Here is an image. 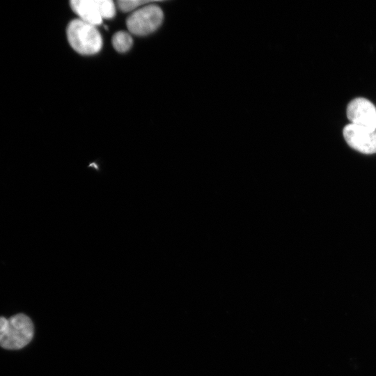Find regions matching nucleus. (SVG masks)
Listing matches in <instances>:
<instances>
[{"mask_svg":"<svg viewBox=\"0 0 376 376\" xmlns=\"http://www.w3.org/2000/svg\"><path fill=\"white\" fill-rule=\"evenodd\" d=\"M133 43L132 36L127 32H116L112 37V44L116 51L124 53L128 51Z\"/></svg>","mask_w":376,"mask_h":376,"instance_id":"nucleus-7","label":"nucleus"},{"mask_svg":"<svg viewBox=\"0 0 376 376\" xmlns=\"http://www.w3.org/2000/svg\"><path fill=\"white\" fill-rule=\"evenodd\" d=\"M347 117L352 124L376 131V107L368 99L356 97L347 107Z\"/></svg>","mask_w":376,"mask_h":376,"instance_id":"nucleus-4","label":"nucleus"},{"mask_svg":"<svg viewBox=\"0 0 376 376\" xmlns=\"http://www.w3.org/2000/svg\"><path fill=\"white\" fill-rule=\"evenodd\" d=\"M31 319L20 313L10 317L3 331L0 333V346L8 350H18L26 346L33 336Z\"/></svg>","mask_w":376,"mask_h":376,"instance_id":"nucleus-2","label":"nucleus"},{"mask_svg":"<svg viewBox=\"0 0 376 376\" xmlns=\"http://www.w3.org/2000/svg\"><path fill=\"white\" fill-rule=\"evenodd\" d=\"M102 19H111L116 14L114 3L111 0H98Z\"/></svg>","mask_w":376,"mask_h":376,"instance_id":"nucleus-9","label":"nucleus"},{"mask_svg":"<svg viewBox=\"0 0 376 376\" xmlns=\"http://www.w3.org/2000/svg\"><path fill=\"white\" fill-rule=\"evenodd\" d=\"M67 38L70 46L81 54H94L102 48V37L95 26L80 19H73L69 23Z\"/></svg>","mask_w":376,"mask_h":376,"instance_id":"nucleus-1","label":"nucleus"},{"mask_svg":"<svg viewBox=\"0 0 376 376\" xmlns=\"http://www.w3.org/2000/svg\"><path fill=\"white\" fill-rule=\"evenodd\" d=\"M163 17L162 9L155 4L150 3L134 11L127 17L126 24L130 33L146 36L159 28Z\"/></svg>","mask_w":376,"mask_h":376,"instance_id":"nucleus-3","label":"nucleus"},{"mask_svg":"<svg viewBox=\"0 0 376 376\" xmlns=\"http://www.w3.org/2000/svg\"><path fill=\"white\" fill-rule=\"evenodd\" d=\"M8 323V319L4 317H0V333L3 331Z\"/></svg>","mask_w":376,"mask_h":376,"instance_id":"nucleus-10","label":"nucleus"},{"mask_svg":"<svg viewBox=\"0 0 376 376\" xmlns=\"http://www.w3.org/2000/svg\"><path fill=\"white\" fill-rule=\"evenodd\" d=\"M70 3L80 19L95 26L102 23L98 0H72Z\"/></svg>","mask_w":376,"mask_h":376,"instance_id":"nucleus-6","label":"nucleus"},{"mask_svg":"<svg viewBox=\"0 0 376 376\" xmlns=\"http://www.w3.org/2000/svg\"><path fill=\"white\" fill-rule=\"evenodd\" d=\"M153 1L149 0H120L118 1V8L123 12H129L136 9L141 6L145 4L153 3Z\"/></svg>","mask_w":376,"mask_h":376,"instance_id":"nucleus-8","label":"nucleus"},{"mask_svg":"<svg viewBox=\"0 0 376 376\" xmlns=\"http://www.w3.org/2000/svg\"><path fill=\"white\" fill-rule=\"evenodd\" d=\"M343 134L352 148L363 154L376 152V131L350 123L344 127Z\"/></svg>","mask_w":376,"mask_h":376,"instance_id":"nucleus-5","label":"nucleus"}]
</instances>
